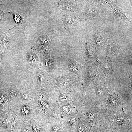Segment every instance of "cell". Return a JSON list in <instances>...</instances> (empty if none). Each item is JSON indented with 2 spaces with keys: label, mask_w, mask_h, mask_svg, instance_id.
Returning a JSON list of instances; mask_svg holds the SVG:
<instances>
[{
  "label": "cell",
  "mask_w": 132,
  "mask_h": 132,
  "mask_svg": "<svg viewBox=\"0 0 132 132\" xmlns=\"http://www.w3.org/2000/svg\"><path fill=\"white\" fill-rule=\"evenodd\" d=\"M18 120V118L17 116H15L13 119L12 124L14 127H15L16 125Z\"/></svg>",
  "instance_id": "20"
},
{
  "label": "cell",
  "mask_w": 132,
  "mask_h": 132,
  "mask_svg": "<svg viewBox=\"0 0 132 132\" xmlns=\"http://www.w3.org/2000/svg\"><path fill=\"white\" fill-rule=\"evenodd\" d=\"M110 100L112 105H117L120 103V100L119 98L118 95L116 94H112L111 95Z\"/></svg>",
  "instance_id": "15"
},
{
  "label": "cell",
  "mask_w": 132,
  "mask_h": 132,
  "mask_svg": "<svg viewBox=\"0 0 132 132\" xmlns=\"http://www.w3.org/2000/svg\"><path fill=\"white\" fill-rule=\"evenodd\" d=\"M94 38L96 45L99 47L103 46L107 40L106 34L101 32H98L95 34Z\"/></svg>",
  "instance_id": "11"
},
{
  "label": "cell",
  "mask_w": 132,
  "mask_h": 132,
  "mask_svg": "<svg viewBox=\"0 0 132 132\" xmlns=\"http://www.w3.org/2000/svg\"><path fill=\"white\" fill-rule=\"evenodd\" d=\"M33 129L34 132H39L40 128L39 127L37 126H33Z\"/></svg>",
  "instance_id": "21"
},
{
  "label": "cell",
  "mask_w": 132,
  "mask_h": 132,
  "mask_svg": "<svg viewBox=\"0 0 132 132\" xmlns=\"http://www.w3.org/2000/svg\"><path fill=\"white\" fill-rule=\"evenodd\" d=\"M100 14V10L97 7L89 5H87L85 15L88 18L91 19H97L99 17Z\"/></svg>",
  "instance_id": "9"
},
{
  "label": "cell",
  "mask_w": 132,
  "mask_h": 132,
  "mask_svg": "<svg viewBox=\"0 0 132 132\" xmlns=\"http://www.w3.org/2000/svg\"><path fill=\"white\" fill-rule=\"evenodd\" d=\"M120 49L116 44L111 43L108 44L107 47L106 52L109 56H114L118 53Z\"/></svg>",
  "instance_id": "12"
},
{
  "label": "cell",
  "mask_w": 132,
  "mask_h": 132,
  "mask_svg": "<svg viewBox=\"0 0 132 132\" xmlns=\"http://www.w3.org/2000/svg\"><path fill=\"white\" fill-rule=\"evenodd\" d=\"M52 130L54 132H57L58 131V128L56 126H54L53 127Z\"/></svg>",
  "instance_id": "22"
},
{
  "label": "cell",
  "mask_w": 132,
  "mask_h": 132,
  "mask_svg": "<svg viewBox=\"0 0 132 132\" xmlns=\"http://www.w3.org/2000/svg\"><path fill=\"white\" fill-rule=\"evenodd\" d=\"M40 59L42 67L49 74H52L57 70L56 60L54 57H40Z\"/></svg>",
  "instance_id": "2"
},
{
  "label": "cell",
  "mask_w": 132,
  "mask_h": 132,
  "mask_svg": "<svg viewBox=\"0 0 132 132\" xmlns=\"http://www.w3.org/2000/svg\"><path fill=\"white\" fill-rule=\"evenodd\" d=\"M22 132H29V131L27 130H23L22 131Z\"/></svg>",
  "instance_id": "23"
},
{
  "label": "cell",
  "mask_w": 132,
  "mask_h": 132,
  "mask_svg": "<svg viewBox=\"0 0 132 132\" xmlns=\"http://www.w3.org/2000/svg\"><path fill=\"white\" fill-rule=\"evenodd\" d=\"M50 74L44 70L37 69L35 78L37 85L38 87L49 83Z\"/></svg>",
  "instance_id": "5"
},
{
  "label": "cell",
  "mask_w": 132,
  "mask_h": 132,
  "mask_svg": "<svg viewBox=\"0 0 132 132\" xmlns=\"http://www.w3.org/2000/svg\"><path fill=\"white\" fill-rule=\"evenodd\" d=\"M97 51L95 48L90 43L85 44L84 49V54L86 60L90 61L96 58Z\"/></svg>",
  "instance_id": "8"
},
{
  "label": "cell",
  "mask_w": 132,
  "mask_h": 132,
  "mask_svg": "<svg viewBox=\"0 0 132 132\" xmlns=\"http://www.w3.org/2000/svg\"><path fill=\"white\" fill-rule=\"evenodd\" d=\"M76 75L65 70H57L50 74L49 82L58 88L70 90L80 83Z\"/></svg>",
  "instance_id": "1"
},
{
  "label": "cell",
  "mask_w": 132,
  "mask_h": 132,
  "mask_svg": "<svg viewBox=\"0 0 132 132\" xmlns=\"http://www.w3.org/2000/svg\"><path fill=\"white\" fill-rule=\"evenodd\" d=\"M9 13L13 15L14 19L16 24L18 25L22 24L23 20V17L21 16L16 13L13 12H9Z\"/></svg>",
  "instance_id": "14"
},
{
  "label": "cell",
  "mask_w": 132,
  "mask_h": 132,
  "mask_svg": "<svg viewBox=\"0 0 132 132\" xmlns=\"http://www.w3.org/2000/svg\"><path fill=\"white\" fill-rule=\"evenodd\" d=\"M39 38L37 43V49L48 46L51 42V39L47 37L43 36Z\"/></svg>",
  "instance_id": "13"
},
{
  "label": "cell",
  "mask_w": 132,
  "mask_h": 132,
  "mask_svg": "<svg viewBox=\"0 0 132 132\" xmlns=\"http://www.w3.org/2000/svg\"><path fill=\"white\" fill-rule=\"evenodd\" d=\"M77 5L75 1H60L58 4V8L65 11L74 12Z\"/></svg>",
  "instance_id": "10"
},
{
  "label": "cell",
  "mask_w": 132,
  "mask_h": 132,
  "mask_svg": "<svg viewBox=\"0 0 132 132\" xmlns=\"http://www.w3.org/2000/svg\"><path fill=\"white\" fill-rule=\"evenodd\" d=\"M27 59L29 64L32 67L41 69L42 63L40 59L35 52L31 50L27 53Z\"/></svg>",
  "instance_id": "6"
},
{
  "label": "cell",
  "mask_w": 132,
  "mask_h": 132,
  "mask_svg": "<svg viewBox=\"0 0 132 132\" xmlns=\"http://www.w3.org/2000/svg\"><path fill=\"white\" fill-rule=\"evenodd\" d=\"M21 97L24 100H27L29 98V93L24 92L22 93L21 95Z\"/></svg>",
  "instance_id": "19"
},
{
  "label": "cell",
  "mask_w": 132,
  "mask_h": 132,
  "mask_svg": "<svg viewBox=\"0 0 132 132\" xmlns=\"http://www.w3.org/2000/svg\"><path fill=\"white\" fill-rule=\"evenodd\" d=\"M61 21L65 28L68 29L72 27L78 26L81 22V19L76 15H64Z\"/></svg>",
  "instance_id": "3"
},
{
  "label": "cell",
  "mask_w": 132,
  "mask_h": 132,
  "mask_svg": "<svg viewBox=\"0 0 132 132\" xmlns=\"http://www.w3.org/2000/svg\"><path fill=\"white\" fill-rule=\"evenodd\" d=\"M91 132H106L105 128L103 126H99L94 127Z\"/></svg>",
  "instance_id": "17"
},
{
  "label": "cell",
  "mask_w": 132,
  "mask_h": 132,
  "mask_svg": "<svg viewBox=\"0 0 132 132\" xmlns=\"http://www.w3.org/2000/svg\"><path fill=\"white\" fill-rule=\"evenodd\" d=\"M104 1L111 7L113 14L117 20L132 22L127 17L124 11L112 1L105 0Z\"/></svg>",
  "instance_id": "4"
},
{
  "label": "cell",
  "mask_w": 132,
  "mask_h": 132,
  "mask_svg": "<svg viewBox=\"0 0 132 132\" xmlns=\"http://www.w3.org/2000/svg\"><path fill=\"white\" fill-rule=\"evenodd\" d=\"M19 93L18 90L15 88H11L9 92V94L12 99H14Z\"/></svg>",
  "instance_id": "16"
},
{
  "label": "cell",
  "mask_w": 132,
  "mask_h": 132,
  "mask_svg": "<svg viewBox=\"0 0 132 132\" xmlns=\"http://www.w3.org/2000/svg\"><path fill=\"white\" fill-rule=\"evenodd\" d=\"M29 111V109L28 106L24 107L22 110V112L24 115H27L28 114Z\"/></svg>",
  "instance_id": "18"
},
{
  "label": "cell",
  "mask_w": 132,
  "mask_h": 132,
  "mask_svg": "<svg viewBox=\"0 0 132 132\" xmlns=\"http://www.w3.org/2000/svg\"><path fill=\"white\" fill-rule=\"evenodd\" d=\"M69 71L79 77L81 76L83 68L82 66L72 59L69 60L68 65Z\"/></svg>",
  "instance_id": "7"
}]
</instances>
